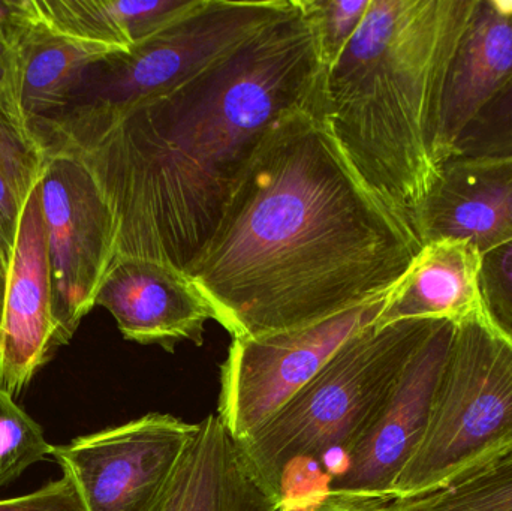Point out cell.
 <instances>
[{
  "mask_svg": "<svg viewBox=\"0 0 512 511\" xmlns=\"http://www.w3.org/2000/svg\"><path fill=\"white\" fill-rule=\"evenodd\" d=\"M421 248L355 173L319 102L262 138L186 273L233 338H255L388 296Z\"/></svg>",
  "mask_w": 512,
  "mask_h": 511,
  "instance_id": "6da1fadb",
  "label": "cell"
},
{
  "mask_svg": "<svg viewBox=\"0 0 512 511\" xmlns=\"http://www.w3.org/2000/svg\"><path fill=\"white\" fill-rule=\"evenodd\" d=\"M322 78L315 33L292 0L239 50L72 152L113 212L117 257L186 272L262 138L288 114L319 104Z\"/></svg>",
  "mask_w": 512,
  "mask_h": 511,
  "instance_id": "7a4b0ae2",
  "label": "cell"
},
{
  "mask_svg": "<svg viewBox=\"0 0 512 511\" xmlns=\"http://www.w3.org/2000/svg\"><path fill=\"white\" fill-rule=\"evenodd\" d=\"M475 0H372L324 69L325 123L360 179L414 228L438 179L442 90ZM415 230V228H414Z\"/></svg>",
  "mask_w": 512,
  "mask_h": 511,
  "instance_id": "3957f363",
  "label": "cell"
},
{
  "mask_svg": "<svg viewBox=\"0 0 512 511\" xmlns=\"http://www.w3.org/2000/svg\"><path fill=\"white\" fill-rule=\"evenodd\" d=\"M291 8L292 0H197L131 50L87 65L39 143L47 156L84 149L135 108L239 50Z\"/></svg>",
  "mask_w": 512,
  "mask_h": 511,
  "instance_id": "277c9868",
  "label": "cell"
},
{
  "mask_svg": "<svg viewBox=\"0 0 512 511\" xmlns=\"http://www.w3.org/2000/svg\"><path fill=\"white\" fill-rule=\"evenodd\" d=\"M438 321L373 324L349 339L285 407L237 441L258 482L279 500L292 462L321 464L333 452L349 458Z\"/></svg>",
  "mask_w": 512,
  "mask_h": 511,
  "instance_id": "5b68a950",
  "label": "cell"
},
{
  "mask_svg": "<svg viewBox=\"0 0 512 511\" xmlns=\"http://www.w3.org/2000/svg\"><path fill=\"white\" fill-rule=\"evenodd\" d=\"M512 447V338L484 312L457 323L420 449L394 485L417 497Z\"/></svg>",
  "mask_w": 512,
  "mask_h": 511,
  "instance_id": "8992f818",
  "label": "cell"
},
{
  "mask_svg": "<svg viewBox=\"0 0 512 511\" xmlns=\"http://www.w3.org/2000/svg\"><path fill=\"white\" fill-rule=\"evenodd\" d=\"M39 189L60 348L96 306L117 257V225L92 171L77 155L48 156Z\"/></svg>",
  "mask_w": 512,
  "mask_h": 511,
  "instance_id": "52a82bcc",
  "label": "cell"
},
{
  "mask_svg": "<svg viewBox=\"0 0 512 511\" xmlns=\"http://www.w3.org/2000/svg\"><path fill=\"white\" fill-rule=\"evenodd\" d=\"M385 300L301 329L233 338L216 413L231 437L243 440L285 407L349 339L376 323Z\"/></svg>",
  "mask_w": 512,
  "mask_h": 511,
  "instance_id": "ba28073f",
  "label": "cell"
},
{
  "mask_svg": "<svg viewBox=\"0 0 512 511\" xmlns=\"http://www.w3.org/2000/svg\"><path fill=\"white\" fill-rule=\"evenodd\" d=\"M200 423L146 414L125 425L53 446L89 511H161Z\"/></svg>",
  "mask_w": 512,
  "mask_h": 511,
  "instance_id": "9c48e42d",
  "label": "cell"
},
{
  "mask_svg": "<svg viewBox=\"0 0 512 511\" xmlns=\"http://www.w3.org/2000/svg\"><path fill=\"white\" fill-rule=\"evenodd\" d=\"M457 324L441 320L403 369L390 398L349 455L348 470L328 494L393 500L394 485L423 443L436 387Z\"/></svg>",
  "mask_w": 512,
  "mask_h": 511,
  "instance_id": "30bf717a",
  "label": "cell"
},
{
  "mask_svg": "<svg viewBox=\"0 0 512 511\" xmlns=\"http://www.w3.org/2000/svg\"><path fill=\"white\" fill-rule=\"evenodd\" d=\"M57 348L53 282L39 185L21 212L0 323V389L18 396Z\"/></svg>",
  "mask_w": 512,
  "mask_h": 511,
  "instance_id": "8fae6325",
  "label": "cell"
},
{
  "mask_svg": "<svg viewBox=\"0 0 512 511\" xmlns=\"http://www.w3.org/2000/svg\"><path fill=\"white\" fill-rule=\"evenodd\" d=\"M123 338L174 353L180 342L204 344L212 306L188 273L152 258L117 257L99 290Z\"/></svg>",
  "mask_w": 512,
  "mask_h": 511,
  "instance_id": "7c38bea8",
  "label": "cell"
},
{
  "mask_svg": "<svg viewBox=\"0 0 512 511\" xmlns=\"http://www.w3.org/2000/svg\"><path fill=\"white\" fill-rule=\"evenodd\" d=\"M426 245L457 240L481 255L512 240V159H450L418 210Z\"/></svg>",
  "mask_w": 512,
  "mask_h": 511,
  "instance_id": "4fadbf2b",
  "label": "cell"
},
{
  "mask_svg": "<svg viewBox=\"0 0 512 511\" xmlns=\"http://www.w3.org/2000/svg\"><path fill=\"white\" fill-rule=\"evenodd\" d=\"M512 78V2L475 0L442 90L436 155L450 159L460 132Z\"/></svg>",
  "mask_w": 512,
  "mask_h": 511,
  "instance_id": "5bb4252c",
  "label": "cell"
},
{
  "mask_svg": "<svg viewBox=\"0 0 512 511\" xmlns=\"http://www.w3.org/2000/svg\"><path fill=\"white\" fill-rule=\"evenodd\" d=\"M218 414L200 422L161 511H277Z\"/></svg>",
  "mask_w": 512,
  "mask_h": 511,
  "instance_id": "9a60e30c",
  "label": "cell"
},
{
  "mask_svg": "<svg viewBox=\"0 0 512 511\" xmlns=\"http://www.w3.org/2000/svg\"><path fill=\"white\" fill-rule=\"evenodd\" d=\"M480 267L481 254L469 243H426L388 294L375 326L403 320H448L457 324L484 312Z\"/></svg>",
  "mask_w": 512,
  "mask_h": 511,
  "instance_id": "2e32d148",
  "label": "cell"
},
{
  "mask_svg": "<svg viewBox=\"0 0 512 511\" xmlns=\"http://www.w3.org/2000/svg\"><path fill=\"white\" fill-rule=\"evenodd\" d=\"M111 53L119 51L54 29L35 0H20V105L36 140L65 104L81 71Z\"/></svg>",
  "mask_w": 512,
  "mask_h": 511,
  "instance_id": "e0dca14e",
  "label": "cell"
},
{
  "mask_svg": "<svg viewBox=\"0 0 512 511\" xmlns=\"http://www.w3.org/2000/svg\"><path fill=\"white\" fill-rule=\"evenodd\" d=\"M48 24L66 35L129 51L194 8L197 0H35Z\"/></svg>",
  "mask_w": 512,
  "mask_h": 511,
  "instance_id": "ac0fdd59",
  "label": "cell"
},
{
  "mask_svg": "<svg viewBox=\"0 0 512 511\" xmlns=\"http://www.w3.org/2000/svg\"><path fill=\"white\" fill-rule=\"evenodd\" d=\"M385 511H512V447L427 494L385 501Z\"/></svg>",
  "mask_w": 512,
  "mask_h": 511,
  "instance_id": "d6986e66",
  "label": "cell"
},
{
  "mask_svg": "<svg viewBox=\"0 0 512 511\" xmlns=\"http://www.w3.org/2000/svg\"><path fill=\"white\" fill-rule=\"evenodd\" d=\"M47 161V152L27 126L21 108L0 96V173L23 206L41 183Z\"/></svg>",
  "mask_w": 512,
  "mask_h": 511,
  "instance_id": "ffe728a7",
  "label": "cell"
},
{
  "mask_svg": "<svg viewBox=\"0 0 512 511\" xmlns=\"http://www.w3.org/2000/svg\"><path fill=\"white\" fill-rule=\"evenodd\" d=\"M51 449L41 426L0 389V488L51 455Z\"/></svg>",
  "mask_w": 512,
  "mask_h": 511,
  "instance_id": "44dd1931",
  "label": "cell"
},
{
  "mask_svg": "<svg viewBox=\"0 0 512 511\" xmlns=\"http://www.w3.org/2000/svg\"><path fill=\"white\" fill-rule=\"evenodd\" d=\"M450 159H512V78L460 132Z\"/></svg>",
  "mask_w": 512,
  "mask_h": 511,
  "instance_id": "7402d4cb",
  "label": "cell"
},
{
  "mask_svg": "<svg viewBox=\"0 0 512 511\" xmlns=\"http://www.w3.org/2000/svg\"><path fill=\"white\" fill-rule=\"evenodd\" d=\"M309 20L321 51L324 69L330 68L363 23L372 0H297Z\"/></svg>",
  "mask_w": 512,
  "mask_h": 511,
  "instance_id": "603a6c76",
  "label": "cell"
},
{
  "mask_svg": "<svg viewBox=\"0 0 512 511\" xmlns=\"http://www.w3.org/2000/svg\"><path fill=\"white\" fill-rule=\"evenodd\" d=\"M480 293L486 317L512 338V240L481 255Z\"/></svg>",
  "mask_w": 512,
  "mask_h": 511,
  "instance_id": "cb8c5ba5",
  "label": "cell"
},
{
  "mask_svg": "<svg viewBox=\"0 0 512 511\" xmlns=\"http://www.w3.org/2000/svg\"><path fill=\"white\" fill-rule=\"evenodd\" d=\"M20 0L0 2V96L20 105Z\"/></svg>",
  "mask_w": 512,
  "mask_h": 511,
  "instance_id": "d4e9b609",
  "label": "cell"
},
{
  "mask_svg": "<svg viewBox=\"0 0 512 511\" xmlns=\"http://www.w3.org/2000/svg\"><path fill=\"white\" fill-rule=\"evenodd\" d=\"M0 511H89L83 495L71 477L47 483L38 491L23 497L0 500Z\"/></svg>",
  "mask_w": 512,
  "mask_h": 511,
  "instance_id": "484cf974",
  "label": "cell"
},
{
  "mask_svg": "<svg viewBox=\"0 0 512 511\" xmlns=\"http://www.w3.org/2000/svg\"><path fill=\"white\" fill-rule=\"evenodd\" d=\"M21 212L23 204L18 200L8 180L0 173V257L5 261L6 267L9 266L14 251Z\"/></svg>",
  "mask_w": 512,
  "mask_h": 511,
  "instance_id": "4316f807",
  "label": "cell"
},
{
  "mask_svg": "<svg viewBox=\"0 0 512 511\" xmlns=\"http://www.w3.org/2000/svg\"><path fill=\"white\" fill-rule=\"evenodd\" d=\"M388 500H370V498L343 497L328 494L315 506L300 511H385L384 504ZM277 511H286L279 509Z\"/></svg>",
  "mask_w": 512,
  "mask_h": 511,
  "instance_id": "83f0119b",
  "label": "cell"
},
{
  "mask_svg": "<svg viewBox=\"0 0 512 511\" xmlns=\"http://www.w3.org/2000/svg\"><path fill=\"white\" fill-rule=\"evenodd\" d=\"M6 275H8V267L0 257V323H2L3 303H5Z\"/></svg>",
  "mask_w": 512,
  "mask_h": 511,
  "instance_id": "f1b7e54d",
  "label": "cell"
}]
</instances>
